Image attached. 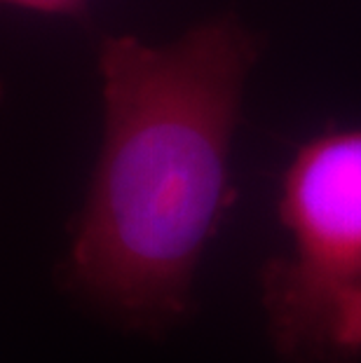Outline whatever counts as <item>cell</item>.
<instances>
[{
  "mask_svg": "<svg viewBox=\"0 0 361 363\" xmlns=\"http://www.w3.org/2000/svg\"><path fill=\"white\" fill-rule=\"evenodd\" d=\"M263 35L233 12L172 43H99L104 141L61 281L125 330L165 335L193 314L206 249L237 202L233 138Z\"/></svg>",
  "mask_w": 361,
  "mask_h": 363,
  "instance_id": "1",
  "label": "cell"
},
{
  "mask_svg": "<svg viewBox=\"0 0 361 363\" xmlns=\"http://www.w3.org/2000/svg\"><path fill=\"white\" fill-rule=\"evenodd\" d=\"M5 5L24 7L30 12L50 14V17H68V19H87L89 0H0Z\"/></svg>",
  "mask_w": 361,
  "mask_h": 363,
  "instance_id": "3",
  "label": "cell"
},
{
  "mask_svg": "<svg viewBox=\"0 0 361 363\" xmlns=\"http://www.w3.org/2000/svg\"><path fill=\"white\" fill-rule=\"evenodd\" d=\"M3 96H5V82L0 78V101H3Z\"/></svg>",
  "mask_w": 361,
  "mask_h": 363,
  "instance_id": "4",
  "label": "cell"
},
{
  "mask_svg": "<svg viewBox=\"0 0 361 363\" xmlns=\"http://www.w3.org/2000/svg\"><path fill=\"white\" fill-rule=\"evenodd\" d=\"M289 249L263 262L258 296L287 363L361 361V127L307 138L284 169Z\"/></svg>",
  "mask_w": 361,
  "mask_h": 363,
  "instance_id": "2",
  "label": "cell"
}]
</instances>
